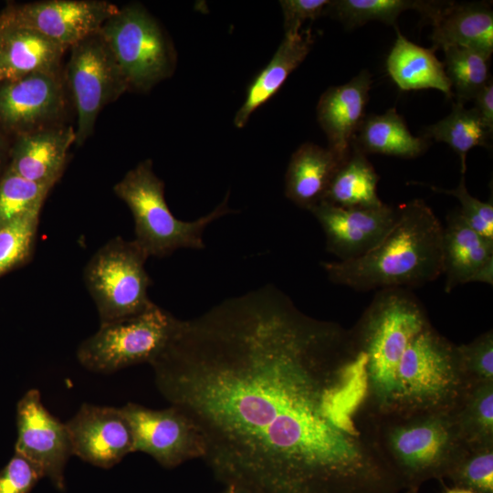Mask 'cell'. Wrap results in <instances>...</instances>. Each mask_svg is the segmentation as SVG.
<instances>
[{"label": "cell", "instance_id": "6da1fadb", "mask_svg": "<svg viewBox=\"0 0 493 493\" xmlns=\"http://www.w3.org/2000/svg\"><path fill=\"white\" fill-rule=\"evenodd\" d=\"M198 428L203 458L245 493H401L365 409L351 331L272 285L177 319L149 363Z\"/></svg>", "mask_w": 493, "mask_h": 493}, {"label": "cell", "instance_id": "7a4b0ae2", "mask_svg": "<svg viewBox=\"0 0 493 493\" xmlns=\"http://www.w3.org/2000/svg\"><path fill=\"white\" fill-rule=\"evenodd\" d=\"M398 209L394 226L372 250L357 258L321 263L332 283L370 291L420 287L442 275L440 220L422 199Z\"/></svg>", "mask_w": 493, "mask_h": 493}, {"label": "cell", "instance_id": "3957f363", "mask_svg": "<svg viewBox=\"0 0 493 493\" xmlns=\"http://www.w3.org/2000/svg\"><path fill=\"white\" fill-rule=\"evenodd\" d=\"M374 420L381 450L404 489L447 477L467 446L453 411Z\"/></svg>", "mask_w": 493, "mask_h": 493}, {"label": "cell", "instance_id": "277c9868", "mask_svg": "<svg viewBox=\"0 0 493 493\" xmlns=\"http://www.w3.org/2000/svg\"><path fill=\"white\" fill-rule=\"evenodd\" d=\"M115 194L130 208L135 242L151 257H163L179 248L203 249V234L212 222L235 213L226 199L212 212L185 222L177 219L164 198V184L156 176L150 159L126 173L114 186Z\"/></svg>", "mask_w": 493, "mask_h": 493}, {"label": "cell", "instance_id": "5b68a950", "mask_svg": "<svg viewBox=\"0 0 493 493\" xmlns=\"http://www.w3.org/2000/svg\"><path fill=\"white\" fill-rule=\"evenodd\" d=\"M148 257L134 239L128 241L118 236L89 259L83 277L100 323L141 314L155 304L148 295L152 284L145 269Z\"/></svg>", "mask_w": 493, "mask_h": 493}, {"label": "cell", "instance_id": "8992f818", "mask_svg": "<svg viewBox=\"0 0 493 493\" xmlns=\"http://www.w3.org/2000/svg\"><path fill=\"white\" fill-rule=\"evenodd\" d=\"M129 89L147 91L171 76L173 49L157 21L139 4L112 15L99 31Z\"/></svg>", "mask_w": 493, "mask_h": 493}, {"label": "cell", "instance_id": "52a82bcc", "mask_svg": "<svg viewBox=\"0 0 493 493\" xmlns=\"http://www.w3.org/2000/svg\"><path fill=\"white\" fill-rule=\"evenodd\" d=\"M176 321L177 318L154 304L141 314L100 323L99 330L79 346L77 359L98 373L150 363L166 345Z\"/></svg>", "mask_w": 493, "mask_h": 493}, {"label": "cell", "instance_id": "ba28073f", "mask_svg": "<svg viewBox=\"0 0 493 493\" xmlns=\"http://www.w3.org/2000/svg\"><path fill=\"white\" fill-rule=\"evenodd\" d=\"M66 71L77 110L75 143L80 145L92 134L102 108L129 87L99 33L71 47Z\"/></svg>", "mask_w": 493, "mask_h": 493}, {"label": "cell", "instance_id": "9c48e42d", "mask_svg": "<svg viewBox=\"0 0 493 493\" xmlns=\"http://www.w3.org/2000/svg\"><path fill=\"white\" fill-rule=\"evenodd\" d=\"M121 408L132 430L134 452L145 453L165 467L203 458L202 435L191 418L177 407L155 410L128 403Z\"/></svg>", "mask_w": 493, "mask_h": 493}, {"label": "cell", "instance_id": "30bf717a", "mask_svg": "<svg viewBox=\"0 0 493 493\" xmlns=\"http://www.w3.org/2000/svg\"><path fill=\"white\" fill-rule=\"evenodd\" d=\"M118 9L103 0H47L5 11L11 26L36 30L68 48L99 33Z\"/></svg>", "mask_w": 493, "mask_h": 493}, {"label": "cell", "instance_id": "8fae6325", "mask_svg": "<svg viewBox=\"0 0 493 493\" xmlns=\"http://www.w3.org/2000/svg\"><path fill=\"white\" fill-rule=\"evenodd\" d=\"M16 451L34 464L59 489L64 488V468L73 456L65 423L44 406L37 389L28 390L16 406Z\"/></svg>", "mask_w": 493, "mask_h": 493}, {"label": "cell", "instance_id": "7c38bea8", "mask_svg": "<svg viewBox=\"0 0 493 493\" xmlns=\"http://www.w3.org/2000/svg\"><path fill=\"white\" fill-rule=\"evenodd\" d=\"M310 212L320 223L326 249L339 260L360 257L375 247L394 226L398 207L344 208L320 202Z\"/></svg>", "mask_w": 493, "mask_h": 493}, {"label": "cell", "instance_id": "4fadbf2b", "mask_svg": "<svg viewBox=\"0 0 493 493\" xmlns=\"http://www.w3.org/2000/svg\"><path fill=\"white\" fill-rule=\"evenodd\" d=\"M72 454L99 467L109 468L133 451V435L121 407L82 404L65 423Z\"/></svg>", "mask_w": 493, "mask_h": 493}, {"label": "cell", "instance_id": "5bb4252c", "mask_svg": "<svg viewBox=\"0 0 493 493\" xmlns=\"http://www.w3.org/2000/svg\"><path fill=\"white\" fill-rule=\"evenodd\" d=\"M1 83L0 121L22 133L37 130L64 106L58 74L37 72Z\"/></svg>", "mask_w": 493, "mask_h": 493}, {"label": "cell", "instance_id": "9a60e30c", "mask_svg": "<svg viewBox=\"0 0 493 493\" xmlns=\"http://www.w3.org/2000/svg\"><path fill=\"white\" fill-rule=\"evenodd\" d=\"M372 84L371 73L363 69L349 82L329 88L318 102V121L327 136L328 148L342 161L349 156L366 117Z\"/></svg>", "mask_w": 493, "mask_h": 493}, {"label": "cell", "instance_id": "2e32d148", "mask_svg": "<svg viewBox=\"0 0 493 493\" xmlns=\"http://www.w3.org/2000/svg\"><path fill=\"white\" fill-rule=\"evenodd\" d=\"M73 142L75 130L71 127L23 132L12 149L8 169L26 180L54 186Z\"/></svg>", "mask_w": 493, "mask_h": 493}, {"label": "cell", "instance_id": "e0dca14e", "mask_svg": "<svg viewBox=\"0 0 493 493\" xmlns=\"http://www.w3.org/2000/svg\"><path fill=\"white\" fill-rule=\"evenodd\" d=\"M493 257V242L472 229L458 211L451 212L443 226L442 275L445 291L470 283L474 274Z\"/></svg>", "mask_w": 493, "mask_h": 493}, {"label": "cell", "instance_id": "ac0fdd59", "mask_svg": "<svg viewBox=\"0 0 493 493\" xmlns=\"http://www.w3.org/2000/svg\"><path fill=\"white\" fill-rule=\"evenodd\" d=\"M343 162L329 148L303 143L292 154L286 172V196L298 206L310 211L324 200Z\"/></svg>", "mask_w": 493, "mask_h": 493}, {"label": "cell", "instance_id": "d6986e66", "mask_svg": "<svg viewBox=\"0 0 493 493\" xmlns=\"http://www.w3.org/2000/svg\"><path fill=\"white\" fill-rule=\"evenodd\" d=\"M432 48L461 47L493 52V12L488 4L449 2L434 22Z\"/></svg>", "mask_w": 493, "mask_h": 493}, {"label": "cell", "instance_id": "ffe728a7", "mask_svg": "<svg viewBox=\"0 0 493 493\" xmlns=\"http://www.w3.org/2000/svg\"><path fill=\"white\" fill-rule=\"evenodd\" d=\"M66 49L36 30L9 22L3 41L0 83L37 72L58 74Z\"/></svg>", "mask_w": 493, "mask_h": 493}, {"label": "cell", "instance_id": "44dd1931", "mask_svg": "<svg viewBox=\"0 0 493 493\" xmlns=\"http://www.w3.org/2000/svg\"><path fill=\"white\" fill-rule=\"evenodd\" d=\"M396 39L386 58V69L401 90L435 89L453 99L445 65L434 48H425L408 40L395 26Z\"/></svg>", "mask_w": 493, "mask_h": 493}, {"label": "cell", "instance_id": "7402d4cb", "mask_svg": "<svg viewBox=\"0 0 493 493\" xmlns=\"http://www.w3.org/2000/svg\"><path fill=\"white\" fill-rule=\"evenodd\" d=\"M313 43L310 28L295 37H284L271 60L248 86L245 101L234 118L237 128H243L251 114L278 91L289 74L305 59Z\"/></svg>", "mask_w": 493, "mask_h": 493}, {"label": "cell", "instance_id": "603a6c76", "mask_svg": "<svg viewBox=\"0 0 493 493\" xmlns=\"http://www.w3.org/2000/svg\"><path fill=\"white\" fill-rule=\"evenodd\" d=\"M429 140L411 133L404 119L391 108L383 114H372L363 120L352 144L362 152L400 158H415L429 146Z\"/></svg>", "mask_w": 493, "mask_h": 493}, {"label": "cell", "instance_id": "cb8c5ba5", "mask_svg": "<svg viewBox=\"0 0 493 493\" xmlns=\"http://www.w3.org/2000/svg\"><path fill=\"white\" fill-rule=\"evenodd\" d=\"M379 179L366 154L352 144L349 156L331 180L323 201L344 208L382 206L383 203L377 194Z\"/></svg>", "mask_w": 493, "mask_h": 493}, {"label": "cell", "instance_id": "d4e9b609", "mask_svg": "<svg viewBox=\"0 0 493 493\" xmlns=\"http://www.w3.org/2000/svg\"><path fill=\"white\" fill-rule=\"evenodd\" d=\"M449 4L447 1L423 0H336L330 1L326 14L354 28L370 21H380L396 26L399 16L406 10L420 13L431 25L439 17Z\"/></svg>", "mask_w": 493, "mask_h": 493}, {"label": "cell", "instance_id": "484cf974", "mask_svg": "<svg viewBox=\"0 0 493 493\" xmlns=\"http://www.w3.org/2000/svg\"><path fill=\"white\" fill-rule=\"evenodd\" d=\"M492 134L479 119L474 108L455 102L451 112L444 119L426 127L424 137L449 145L459 156L461 173L467 171V155L477 146L488 147Z\"/></svg>", "mask_w": 493, "mask_h": 493}, {"label": "cell", "instance_id": "4316f807", "mask_svg": "<svg viewBox=\"0 0 493 493\" xmlns=\"http://www.w3.org/2000/svg\"><path fill=\"white\" fill-rule=\"evenodd\" d=\"M453 414L467 445L493 444V383L468 386Z\"/></svg>", "mask_w": 493, "mask_h": 493}, {"label": "cell", "instance_id": "83f0119b", "mask_svg": "<svg viewBox=\"0 0 493 493\" xmlns=\"http://www.w3.org/2000/svg\"><path fill=\"white\" fill-rule=\"evenodd\" d=\"M445 52V69L456 102L466 104L490 80V55L461 47H449Z\"/></svg>", "mask_w": 493, "mask_h": 493}, {"label": "cell", "instance_id": "f1b7e54d", "mask_svg": "<svg viewBox=\"0 0 493 493\" xmlns=\"http://www.w3.org/2000/svg\"><path fill=\"white\" fill-rule=\"evenodd\" d=\"M52 187L26 180L8 169L0 180V226L41 211Z\"/></svg>", "mask_w": 493, "mask_h": 493}, {"label": "cell", "instance_id": "f546056e", "mask_svg": "<svg viewBox=\"0 0 493 493\" xmlns=\"http://www.w3.org/2000/svg\"><path fill=\"white\" fill-rule=\"evenodd\" d=\"M447 478L456 488L493 493V444L467 445Z\"/></svg>", "mask_w": 493, "mask_h": 493}, {"label": "cell", "instance_id": "4dcf8cb0", "mask_svg": "<svg viewBox=\"0 0 493 493\" xmlns=\"http://www.w3.org/2000/svg\"><path fill=\"white\" fill-rule=\"evenodd\" d=\"M39 215L34 212L0 226V276L29 258Z\"/></svg>", "mask_w": 493, "mask_h": 493}, {"label": "cell", "instance_id": "1f68e13d", "mask_svg": "<svg viewBox=\"0 0 493 493\" xmlns=\"http://www.w3.org/2000/svg\"><path fill=\"white\" fill-rule=\"evenodd\" d=\"M467 387L493 383V332L488 330L467 344L458 345Z\"/></svg>", "mask_w": 493, "mask_h": 493}, {"label": "cell", "instance_id": "d6a6232c", "mask_svg": "<svg viewBox=\"0 0 493 493\" xmlns=\"http://www.w3.org/2000/svg\"><path fill=\"white\" fill-rule=\"evenodd\" d=\"M429 188L435 193L456 197L460 204L458 213L463 220L484 238L493 242L492 199L482 202L472 196L466 187L465 175L461 176L455 189H444L434 185H429Z\"/></svg>", "mask_w": 493, "mask_h": 493}, {"label": "cell", "instance_id": "836d02e7", "mask_svg": "<svg viewBox=\"0 0 493 493\" xmlns=\"http://www.w3.org/2000/svg\"><path fill=\"white\" fill-rule=\"evenodd\" d=\"M42 477L34 464L15 453L0 472V493H29Z\"/></svg>", "mask_w": 493, "mask_h": 493}, {"label": "cell", "instance_id": "e575fe53", "mask_svg": "<svg viewBox=\"0 0 493 493\" xmlns=\"http://www.w3.org/2000/svg\"><path fill=\"white\" fill-rule=\"evenodd\" d=\"M329 0H283L280 1L284 17L285 37L299 35L306 20H315L326 14Z\"/></svg>", "mask_w": 493, "mask_h": 493}, {"label": "cell", "instance_id": "d590c367", "mask_svg": "<svg viewBox=\"0 0 493 493\" xmlns=\"http://www.w3.org/2000/svg\"><path fill=\"white\" fill-rule=\"evenodd\" d=\"M475 106L482 123L492 134L493 132V83L490 79L474 97Z\"/></svg>", "mask_w": 493, "mask_h": 493}, {"label": "cell", "instance_id": "8d00e7d4", "mask_svg": "<svg viewBox=\"0 0 493 493\" xmlns=\"http://www.w3.org/2000/svg\"><path fill=\"white\" fill-rule=\"evenodd\" d=\"M470 282H480L488 285L493 284V257L488 259L478 270L474 274Z\"/></svg>", "mask_w": 493, "mask_h": 493}, {"label": "cell", "instance_id": "74e56055", "mask_svg": "<svg viewBox=\"0 0 493 493\" xmlns=\"http://www.w3.org/2000/svg\"><path fill=\"white\" fill-rule=\"evenodd\" d=\"M9 25V19L5 10L0 14V61L5 32Z\"/></svg>", "mask_w": 493, "mask_h": 493}, {"label": "cell", "instance_id": "f35d334b", "mask_svg": "<svg viewBox=\"0 0 493 493\" xmlns=\"http://www.w3.org/2000/svg\"><path fill=\"white\" fill-rule=\"evenodd\" d=\"M446 493H474V492L467 489L454 487L453 488L447 489Z\"/></svg>", "mask_w": 493, "mask_h": 493}, {"label": "cell", "instance_id": "ab89813d", "mask_svg": "<svg viewBox=\"0 0 493 493\" xmlns=\"http://www.w3.org/2000/svg\"><path fill=\"white\" fill-rule=\"evenodd\" d=\"M419 488H411L406 489V493H418Z\"/></svg>", "mask_w": 493, "mask_h": 493}, {"label": "cell", "instance_id": "60d3db41", "mask_svg": "<svg viewBox=\"0 0 493 493\" xmlns=\"http://www.w3.org/2000/svg\"><path fill=\"white\" fill-rule=\"evenodd\" d=\"M227 493H245L244 491L240 490V489H237L234 487H232V490L230 492H227Z\"/></svg>", "mask_w": 493, "mask_h": 493}, {"label": "cell", "instance_id": "b9f144b4", "mask_svg": "<svg viewBox=\"0 0 493 493\" xmlns=\"http://www.w3.org/2000/svg\"><path fill=\"white\" fill-rule=\"evenodd\" d=\"M2 152H3V142H2V140L0 138V158H1Z\"/></svg>", "mask_w": 493, "mask_h": 493}]
</instances>
